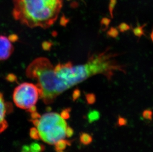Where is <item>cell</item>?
<instances>
[{
  "mask_svg": "<svg viewBox=\"0 0 153 152\" xmlns=\"http://www.w3.org/2000/svg\"><path fill=\"white\" fill-rule=\"evenodd\" d=\"M15 20L30 28L47 29L58 19L62 0H13Z\"/></svg>",
  "mask_w": 153,
  "mask_h": 152,
  "instance_id": "cell-1",
  "label": "cell"
},
{
  "mask_svg": "<svg viewBox=\"0 0 153 152\" xmlns=\"http://www.w3.org/2000/svg\"><path fill=\"white\" fill-rule=\"evenodd\" d=\"M26 73L27 77L36 80L40 89V98L44 103H52L65 91L56 76L54 66L47 58L41 57L34 59L27 68Z\"/></svg>",
  "mask_w": 153,
  "mask_h": 152,
  "instance_id": "cell-2",
  "label": "cell"
},
{
  "mask_svg": "<svg viewBox=\"0 0 153 152\" xmlns=\"http://www.w3.org/2000/svg\"><path fill=\"white\" fill-rule=\"evenodd\" d=\"M39 138L50 145H55L66 137L67 123L61 115L54 112L47 113L33 120Z\"/></svg>",
  "mask_w": 153,
  "mask_h": 152,
  "instance_id": "cell-3",
  "label": "cell"
},
{
  "mask_svg": "<svg viewBox=\"0 0 153 152\" xmlns=\"http://www.w3.org/2000/svg\"><path fill=\"white\" fill-rule=\"evenodd\" d=\"M40 97V89L37 85L27 82L16 86L13 95V102L17 107L30 113L36 112L35 105Z\"/></svg>",
  "mask_w": 153,
  "mask_h": 152,
  "instance_id": "cell-4",
  "label": "cell"
},
{
  "mask_svg": "<svg viewBox=\"0 0 153 152\" xmlns=\"http://www.w3.org/2000/svg\"><path fill=\"white\" fill-rule=\"evenodd\" d=\"M55 72L65 91L83 82L79 65H74L71 62L59 63L54 66Z\"/></svg>",
  "mask_w": 153,
  "mask_h": 152,
  "instance_id": "cell-5",
  "label": "cell"
},
{
  "mask_svg": "<svg viewBox=\"0 0 153 152\" xmlns=\"http://www.w3.org/2000/svg\"><path fill=\"white\" fill-rule=\"evenodd\" d=\"M12 41L5 36L0 35V61H5L12 55L14 50Z\"/></svg>",
  "mask_w": 153,
  "mask_h": 152,
  "instance_id": "cell-6",
  "label": "cell"
},
{
  "mask_svg": "<svg viewBox=\"0 0 153 152\" xmlns=\"http://www.w3.org/2000/svg\"><path fill=\"white\" fill-rule=\"evenodd\" d=\"M4 101L2 93L0 92V133L3 132L7 128V123L5 120L7 112L10 111L9 109H11V106H9Z\"/></svg>",
  "mask_w": 153,
  "mask_h": 152,
  "instance_id": "cell-7",
  "label": "cell"
},
{
  "mask_svg": "<svg viewBox=\"0 0 153 152\" xmlns=\"http://www.w3.org/2000/svg\"><path fill=\"white\" fill-rule=\"evenodd\" d=\"M43 150V147L37 143L30 145H25L22 148L21 152H40Z\"/></svg>",
  "mask_w": 153,
  "mask_h": 152,
  "instance_id": "cell-8",
  "label": "cell"
},
{
  "mask_svg": "<svg viewBox=\"0 0 153 152\" xmlns=\"http://www.w3.org/2000/svg\"><path fill=\"white\" fill-rule=\"evenodd\" d=\"M71 144V141L67 140L65 139H62L59 140L55 144V149L57 152L62 151L65 149L68 146H70Z\"/></svg>",
  "mask_w": 153,
  "mask_h": 152,
  "instance_id": "cell-9",
  "label": "cell"
},
{
  "mask_svg": "<svg viewBox=\"0 0 153 152\" xmlns=\"http://www.w3.org/2000/svg\"><path fill=\"white\" fill-rule=\"evenodd\" d=\"M80 141L83 145H89L92 142V137L89 134L83 132L80 136Z\"/></svg>",
  "mask_w": 153,
  "mask_h": 152,
  "instance_id": "cell-10",
  "label": "cell"
},
{
  "mask_svg": "<svg viewBox=\"0 0 153 152\" xmlns=\"http://www.w3.org/2000/svg\"><path fill=\"white\" fill-rule=\"evenodd\" d=\"M99 118H100V113L97 111H92L88 113V121L90 123H92L93 122L97 121L99 119Z\"/></svg>",
  "mask_w": 153,
  "mask_h": 152,
  "instance_id": "cell-11",
  "label": "cell"
},
{
  "mask_svg": "<svg viewBox=\"0 0 153 152\" xmlns=\"http://www.w3.org/2000/svg\"><path fill=\"white\" fill-rule=\"evenodd\" d=\"M86 99L88 104H93L96 102V96L93 93H88L86 94Z\"/></svg>",
  "mask_w": 153,
  "mask_h": 152,
  "instance_id": "cell-12",
  "label": "cell"
},
{
  "mask_svg": "<svg viewBox=\"0 0 153 152\" xmlns=\"http://www.w3.org/2000/svg\"><path fill=\"white\" fill-rule=\"evenodd\" d=\"M153 114L152 110H151L150 109H147L144 111V112L142 113V116L145 119L151 121L153 117Z\"/></svg>",
  "mask_w": 153,
  "mask_h": 152,
  "instance_id": "cell-13",
  "label": "cell"
},
{
  "mask_svg": "<svg viewBox=\"0 0 153 152\" xmlns=\"http://www.w3.org/2000/svg\"><path fill=\"white\" fill-rule=\"evenodd\" d=\"M133 33L135 36L140 37L144 34L143 26H137L133 29Z\"/></svg>",
  "mask_w": 153,
  "mask_h": 152,
  "instance_id": "cell-14",
  "label": "cell"
},
{
  "mask_svg": "<svg viewBox=\"0 0 153 152\" xmlns=\"http://www.w3.org/2000/svg\"><path fill=\"white\" fill-rule=\"evenodd\" d=\"M117 0H110L109 6H108V10L110 12V14L111 15V18H113L114 15H113V12L114 10V7L117 4Z\"/></svg>",
  "mask_w": 153,
  "mask_h": 152,
  "instance_id": "cell-15",
  "label": "cell"
},
{
  "mask_svg": "<svg viewBox=\"0 0 153 152\" xmlns=\"http://www.w3.org/2000/svg\"><path fill=\"white\" fill-rule=\"evenodd\" d=\"M111 22V20L110 19L108 18L104 17L102 19L101 24L102 29L104 30H105V29H107L108 25L110 24Z\"/></svg>",
  "mask_w": 153,
  "mask_h": 152,
  "instance_id": "cell-16",
  "label": "cell"
},
{
  "mask_svg": "<svg viewBox=\"0 0 153 152\" xmlns=\"http://www.w3.org/2000/svg\"><path fill=\"white\" fill-rule=\"evenodd\" d=\"M108 34L111 37L116 38L119 35V32L116 28L112 27L108 31Z\"/></svg>",
  "mask_w": 153,
  "mask_h": 152,
  "instance_id": "cell-17",
  "label": "cell"
},
{
  "mask_svg": "<svg viewBox=\"0 0 153 152\" xmlns=\"http://www.w3.org/2000/svg\"><path fill=\"white\" fill-rule=\"evenodd\" d=\"M70 112H71V109L68 108V109H65L62 112L61 116L65 120L68 119L70 117Z\"/></svg>",
  "mask_w": 153,
  "mask_h": 152,
  "instance_id": "cell-18",
  "label": "cell"
},
{
  "mask_svg": "<svg viewBox=\"0 0 153 152\" xmlns=\"http://www.w3.org/2000/svg\"><path fill=\"white\" fill-rule=\"evenodd\" d=\"M118 28L121 32H124L130 29V26L126 23H123L119 25Z\"/></svg>",
  "mask_w": 153,
  "mask_h": 152,
  "instance_id": "cell-19",
  "label": "cell"
},
{
  "mask_svg": "<svg viewBox=\"0 0 153 152\" xmlns=\"http://www.w3.org/2000/svg\"><path fill=\"white\" fill-rule=\"evenodd\" d=\"M117 125L119 126H124L127 125V121L126 118L119 116L118 120H117Z\"/></svg>",
  "mask_w": 153,
  "mask_h": 152,
  "instance_id": "cell-20",
  "label": "cell"
},
{
  "mask_svg": "<svg viewBox=\"0 0 153 152\" xmlns=\"http://www.w3.org/2000/svg\"><path fill=\"white\" fill-rule=\"evenodd\" d=\"M30 136L31 137L33 138L34 139H38V138H39L38 133L37 129H35V128H33L31 129Z\"/></svg>",
  "mask_w": 153,
  "mask_h": 152,
  "instance_id": "cell-21",
  "label": "cell"
},
{
  "mask_svg": "<svg viewBox=\"0 0 153 152\" xmlns=\"http://www.w3.org/2000/svg\"><path fill=\"white\" fill-rule=\"evenodd\" d=\"M81 95V92L78 89H76L75 91H74L73 94H72V98L73 100H76Z\"/></svg>",
  "mask_w": 153,
  "mask_h": 152,
  "instance_id": "cell-22",
  "label": "cell"
},
{
  "mask_svg": "<svg viewBox=\"0 0 153 152\" xmlns=\"http://www.w3.org/2000/svg\"><path fill=\"white\" fill-rule=\"evenodd\" d=\"M74 131L70 126H68L66 129V137L69 138L74 135Z\"/></svg>",
  "mask_w": 153,
  "mask_h": 152,
  "instance_id": "cell-23",
  "label": "cell"
},
{
  "mask_svg": "<svg viewBox=\"0 0 153 152\" xmlns=\"http://www.w3.org/2000/svg\"><path fill=\"white\" fill-rule=\"evenodd\" d=\"M151 39H152V41H153V30L152 33H151Z\"/></svg>",
  "mask_w": 153,
  "mask_h": 152,
  "instance_id": "cell-24",
  "label": "cell"
},
{
  "mask_svg": "<svg viewBox=\"0 0 153 152\" xmlns=\"http://www.w3.org/2000/svg\"><path fill=\"white\" fill-rule=\"evenodd\" d=\"M62 152V151H59V152Z\"/></svg>",
  "mask_w": 153,
  "mask_h": 152,
  "instance_id": "cell-25",
  "label": "cell"
}]
</instances>
